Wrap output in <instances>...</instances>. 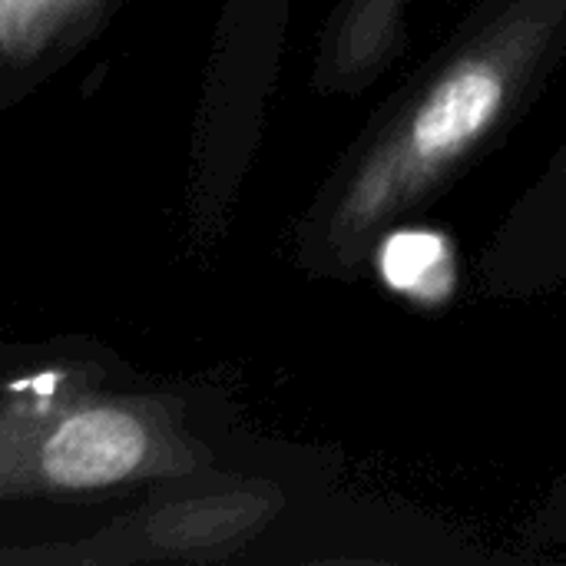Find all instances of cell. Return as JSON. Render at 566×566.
<instances>
[{
    "mask_svg": "<svg viewBox=\"0 0 566 566\" xmlns=\"http://www.w3.org/2000/svg\"><path fill=\"white\" fill-rule=\"evenodd\" d=\"M557 17L560 3L544 0L511 17L501 33L438 76L348 186L332 219V239L342 252H352L361 232L424 192L491 129Z\"/></svg>",
    "mask_w": 566,
    "mask_h": 566,
    "instance_id": "cell-1",
    "label": "cell"
},
{
    "mask_svg": "<svg viewBox=\"0 0 566 566\" xmlns=\"http://www.w3.org/2000/svg\"><path fill=\"white\" fill-rule=\"evenodd\" d=\"M139 418L119 408H83L63 418L40 448V471L53 488H106L129 478L146 458Z\"/></svg>",
    "mask_w": 566,
    "mask_h": 566,
    "instance_id": "cell-2",
    "label": "cell"
},
{
    "mask_svg": "<svg viewBox=\"0 0 566 566\" xmlns=\"http://www.w3.org/2000/svg\"><path fill=\"white\" fill-rule=\"evenodd\" d=\"M381 279L418 305H441L454 292V252L428 229L391 232L378 252Z\"/></svg>",
    "mask_w": 566,
    "mask_h": 566,
    "instance_id": "cell-3",
    "label": "cell"
},
{
    "mask_svg": "<svg viewBox=\"0 0 566 566\" xmlns=\"http://www.w3.org/2000/svg\"><path fill=\"white\" fill-rule=\"evenodd\" d=\"M405 0H352L335 33L332 63L338 73H355L378 63L385 46L395 40V17Z\"/></svg>",
    "mask_w": 566,
    "mask_h": 566,
    "instance_id": "cell-4",
    "label": "cell"
},
{
    "mask_svg": "<svg viewBox=\"0 0 566 566\" xmlns=\"http://www.w3.org/2000/svg\"><path fill=\"white\" fill-rule=\"evenodd\" d=\"M86 0H0V36L10 60L36 53Z\"/></svg>",
    "mask_w": 566,
    "mask_h": 566,
    "instance_id": "cell-5",
    "label": "cell"
}]
</instances>
